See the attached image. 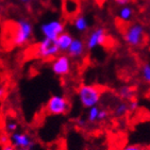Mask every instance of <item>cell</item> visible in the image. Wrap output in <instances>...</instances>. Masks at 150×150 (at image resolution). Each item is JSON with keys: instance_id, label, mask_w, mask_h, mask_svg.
<instances>
[{"instance_id": "cell-30", "label": "cell", "mask_w": 150, "mask_h": 150, "mask_svg": "<svg viewBox=\"0 0 150 150\" xmlns=\"http://www.w3.org/2000/svg\"><path fill=\"white\" fill-rule=\"evenodd\" d=\"M146 150H150V145H149V146H148V148H147V149H146Z\"/></svg>"}, {"instance_id": "cell-25", "label": "cell", "mask_w": 150, "mask_h": 150, "mask_svg": "<svg viewBox=\"0 0 150 150\" xmlns=\"http://www.w3.org/2000/svg\"><path fill=\"white\" fill-rule=\"evenodd\" d=\"M6 95V88L3 84L0 83V100H2Z\"/></svg>"}, {"instance_id": "cell-13", "label": "cell", "mask_w": 150, "mask_h": 150, "mask_svg": "<svg viewBox=\"0 0 150 150\" xmlns=\"http://www.w3.org/2000/svg\"><path fill=\"white\" fill-rule=\"evenodd\" d=\"M134 14H135V10L131 4H128V6H120L117 11V18L120 20L121 23H130L131 20L134 17Z\"/></svg>"}, {"instance_id": "cell-22", "label": "cell", "mask_w": 150, "mask_h": 150, "mask_svg": "<svg viewBox=\"0 0 150 150\" xmlns=\"http://www.w3.org/2000/svg\"><path fill=\"white\" fill-rule=\"evenodd\" d=\"M121 150H146V148L143 147V146H141V145H139V144H130V145L125 146Z\"/></svg>"}, {"instance_id": "cell-4", "label": "cell", "mask_w": 150, "mask_h": 150, "mask_svg": "<svg viewBox=\"0 0 150 150\" xmlns=\"http://www.w3.org/2000/svg\"><path fill=\"white\" fill-rule=\"evenodd\" d=\"M109 36H108V31L104 27H96L93 30L88 32V34L86 36L85 42V47L86 50L88 51H93L98 47L104 46L108 43Z\"/></svg>"}, {"instance_id": "cell-12", "label": "cell", "mask_w": 150, "mask_h": 150, "mask_svg": "<svg viewBox=\"0 0 150 150\" xmlns=\"http://www.w3.org/2000/svg\"><path fill=\"white\" fill-rule=\"evenodd\" d=\"M72 40H74V36H72V34L70 32L64 31L63 33H61L59 35L58 38H57V40H55V43H57V46H58L60 53H66L67 49L69 48Z\"/></svg>"}, {"instance_id": "cell-1", "label": "cell", "mask_w": 150, "mask_h": 150, "mask_svg": "<svg viewBox=\"0 0 150 150\" xmlns=\"http://www.w3.org/2000/svg\"><path fill=\"white\" fill-rule=\"evenodd\" d=\"M102 88L95 84H81L77 91L80 104L84 109L98 105L102 98Z\"/></svg>"}, {"instance_id": "cell-31", "label": "cell", "mask_w": 150, "mask_h": 150, "mask_svg": "<svg viewBox=\"0 0 150 150\" xmlns=\"http://www.w3.org/2000/svg\"><path fill=\"white\" fill-rule=\"evenodd\" d=\"M149 1H150V0H149Z\"/></svg>"}, {"instance_id": "cell-26", "label": "cell", "mask_w": 150, "mask_h": 150, "mask_svg": "<svg viewBox=\"0 0 150 150\" xmlns=\"http://www.w3.org/2000/svg\"><path fill=\"white\" fill-rule=\"evenodd\" d=\"M86 124H87L86 118H79L78 120H77V126H78L79 128H84L86 126Z\"/></svg>"}, {"instance_id": "cell-5", "label": "cell", "mask_w": 150, "mask_h": 150, "mask_svg": "<svg viewBox=\"0 0 150 150\" xmlns=\"http://www.w3.org/2000/svg\"><path fill=\"white\" fill-rule=\"evenodd\" d=\"M70 110V103L68 99L63 95H52L46 103V111L50 115H64Z\"/></svg>"}, {"instance_id": "cell-9", "label": "cell", "mask_w": 150, "mask_h": 150, "mask_svg": "<svg viewBox=\"0 0 150 150\" xmlns=\"http://www.w3.org/2000/svg\"><path fill=\"white\" fill-rule=\"evenodd\" d=\"M10 143L15 148H20L25 150H33L35 147V141L26 132L17 131L10 134Z\"/></svg>"}, {"instance_id": "cell-18", "label": "cell", "mask_w": 150, "mask_h": 150, "mask_svg": "<svg viewBox=\"0 0 150 150\" xmlns=\"http://www.w3.org/2000/svg\"><path fill=\"white\" fill-rule=\"evenodd\" d=\"M100 111V107L99 105H95L90 109H87V114H86V121L90 124H95L98 121V114Z\"/></svg>"}, {"instance_id": "cell-2", "label": "cell", "mask_w": 150, "mask_h": 150, "mask_svg": "<svg viewBox=\"0 0 150 150\" xmlns=\"http://www.w3.org/2000/svg\"><path fill=\"white\" fill-rule=\"evenodd\" d=\"M34 28L31 20L26 17H20L15 21V30L12 43L16 47H23L30 43L33 38Z\"/></svg>"}, {"instance_id": "cell-24", "label": "cell", "mask_w": 150, "mask_h": 150, "mask_svg": "<svg viewBox=\"0 0 150 150\" xmlns=\"http://www.w3.org/2000/svg\"><path fill=\"white\" fill-rule=\"evenodd\" d=\"M113 1H114V3H115L118 8H120V6H125L130 4L132 0H113Z\"/></svg>"}, {"instance_id": "cell-15", "label": "cell", "mask_w": 150, "mask_h": 150, "mask_svg": "<svg viewBox=\"0 0 150 150\" xmlns=\"http://www.w3.org/2000/svg\"><path fill=\"white\" fill-rule=\"evenodd\" d=\"M113 115L116 118H121V117H125L129 113V108H128V101L124 100H119L116 101L114 107H113Z\"/></svg>"}, {"instance_id": "cell-3", "label": "cell", "mask_w": 150, "mask_h": 150, "mask_svg": "<svg viewBox=\"0 0 150 150\" xmlns=\"http://www.w3.org/2000/svg\"><path fill=\"white\" fill-rule=\"evenodd\" d=\"M122 38L125 43L128 46L132 48H139L142 45H144L145 38H146V28L142 23H129L122 33Z\"/></svg>"}, {"instance_id": "cell-7", "label": "cell", "mask_w": 150, "mask_h": 150, "mask_svg": "<svg viewBox=\"0 0 150 150\" xmlns=\"http://www.w3.org/2000/svg\"><path fill=\"white\" fill-rule=\"evenodd\" d=\"M50 67L57 77H66L71 71V59L66 53H59L52 59Z\"/></svg>"}, {"instance_id": "cell-19", "label": "cell", "mask_w": 150, "mask_h": 150, "mask_svg": "<svg viewBox=\"0 0 150 150\" xmlns=\"http://www.w3.org/2000/svg\"><path fill=\"white\" fill-rule=\"evenodd\" d=\"M141 77L145 83L150 85V62H146L141 66Z\"/></svg>"}, {"instance_id": "cell-10", "label": "cell", "mask_w": 150, "mask_h": 150, "mask_svg": "<svg viewBox=\"0 0 150 150\" xmlns=\"http://www.w3.org/2000/svg\"><path fill=\"white\" fill-rule=\"evenodd\" d=\"M86 52V47H85V42L80 38H74L69 48L67 49L66 54L70 59L74 60H79L83 58Z\"/></svg>"}, {"instance_id": "cell-29", "label": "cell", "mask_w": 150, "mask_h": 150, "mask_svg": "<svg viewBox=\"0 0 150 150\" xmlns=\"http://www.w3.org/2000/svg\"><path fill=\"white\" fill-rule=\"evenodd\" d=\"M15 150H25V149H20V148H15Z\"/></svg>"}, {"instance_id": "cell-20", "label": "cell", "mask_w": 150, "mask_h": 150, "mask_svg": "<svg viewBox=\"0 0 150 150\" xmlns=\"http://www.w3.org/2000/svg\"><path fill=\"white\" fill-rule=\"evenodd\" d=\"M110 116V112L104 109V108H100V111H99L98 114V121L97 122H102V121H105Z\"/></svg>"}, {"instance_id": "cell-21", "label": "cell", "mask_w": 150, "mask_h": 150, "mask_svg": "<svg viewBox=\"0 0 150 150\" xmlns=\"http://www.w3.org/2000/svg\"><path fill=\"white\" fill-rule=\"evenodd\" d=\"M128 108H129V112H134L139 109V101L136 99H132V100L128 101Z\"/></svg>"}, {"instance_id": "cell-28", "label": "cell", "mask_w": 150, "mask_h": 150, "mask_svg": "<svg viewBox=\"0 0 150 150\" xmlns=\"http://www.w3.org/2000/svg\"><path fill=\"white\" fill-rule=\"evenodd\" d=\"M19 1L23 3V4H26L27 6V4H30V3H31L32 1H34V0H19Z\"/></svg>"}, {"instance_id": "cell-16", "label": "cell", "mask_w": 150, "mask_h": 150, "mask_svg": "<svg viewBox=\"0 0 150 150\" xmlns=\"http://www.w3.org/2000/svg\"><path fill=\"white\" fill-rule=\"evenodd\" d=\"M64 10L68 15H77L79 11V3L77 0H65Z\"/></svg>"}, {"instance_id": "cell-17", "label": "cell", "mask_w": 150, "mask_h": 150, "mask_svg": "<svg viewBox=\"0 0 150 150\" xmlns=\"http://www.w3.org/2000/svg\"><path fill=\"white\" fill-rule=\"evenodd\" d=\"M17 131H19V122L15 119H6L4 122V132L10 135V134L17 132Z\"/></svg>"}, {"instance_id": "cell-14", "label": "cell", "mask_w": 150, "mask_h": 150, "mask_svg": "<svg viewBox=\"0 0 150 150\" xmlns=\"http://www.w3.org/2000/svg\"><path fill=\"white\" fill-rule=\"evenodd\" d=\"M117 95L119 96V98L124 101H130L132 99H135L136 92L130 85H121L117 90Z\"/></svg>"}, {"instance_id": "cell-8", "label": "cell", "mask_w": 150, "mask_h": 150, "mask_svg": "<svg viewBox=\"0 0 150 150\" xmlns=\"http://www.w3.org/2000/svg\"><path fill=\"white\" fill-rule=\"evenodd\" d=\"M35 53H36L38 58L43 59V60H50V59L55 58L60 53V51H59L55 40L42 38L36 46Z\"/></svg>"}, {"instance_id": "cell-23", "label": "cell", "mask_w": 150, "mask_h": 150, "mask_svg": "<svg viewBox=\"0 0 150 150\" xmlns=\"http://www.w3.org/2000/svg\"><path fill=\"white\" fill-rule=\"evenodd\" d=\"M9 143H10V135L6 134V132L2 133V134L0 135V145L3 146V145H6V144H9Z\"/></svg>"}, {"instance_id": "cell-11", "label": "cell", "mask_w": 150, "mask_h": 150, "mask_svg": "<svg viewBox=\"0 0 150 150\" xmlns=\"http://www.w3.org/2000/svg\"><path fill=\"white\" fill-rule=\"evenodd\" d=\"M72 27L78 33L84 34V33H86L90 30L91 21L86 15L77 14L75 16V18L72 19Z\"/></svg>"}, {"instance_id": "cell-27", "label": "cell", "mask_w": 150, "mask_h": 150, "mask_svg": "<svg viewBox=\"0 0 150 150\" xmlns=\"http://www.w3.org/2000/svg\"><path fill=\"white\" fill-rule=\"evenodd\" d=\"M0 150H15V147L11 143H9V144H6V145H3V146H1Z\"/></svg>"}, {"instance_id": "cell-6", "label": "cell", "mask_w": 150, "mask_h": 150, "mask_svg": "<svg viewBox=\"0 0 150 150\" xmlns=\"http://www.w3.org/2000/svg\"><path fill=\"white\" fill-rule=\"evenodd\" d=\"M65 31V23L59 18H53L40 23V32L43 38L55 40L61 33Z\"/></svg>"}]
</instances>
